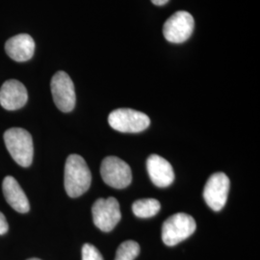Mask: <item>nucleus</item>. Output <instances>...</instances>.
Here are the masks:
<instances>
[{
	"mask_svg": "<svg viewBox=\"0 0 260 260\" xmlns=\"http://www.w3.org/2000/svg\"><path fill=\"white\" fill-rule=\"evenodd\" d=\"M92 174L83 157L78 154H71L67 158L65 165V189L71 198L83 195L91 186Z\"/></svg>",
	"mask_w": 260,
	"mask_h": 260,
	"instance_id": "f257e3e1",
	"label": "nucleus"
},
{
	"mask_svg": "<svg viewBox=\"0 0 260 260\" xmlns=\"http://www.w3.org/2000/svg\"><path fill=\"white\" fill-rule=\"evenodd\" d=\"M4 142L11 156L21 167H29L33 161V140L27 130L10 128L4 133Z\"/></svg>",
	"mask_w": 260,
	"mask_h": 260,
	"instance_id": "f03ea898",
	"label": "nucleus"
},
{
	"mask_svg": "<svg viewBox=\"0 0 260 260\" xmlns=\"http://www.w3.org/2000/svg\"><path fill=\"white\" fill-rule=\"evenodd\" d=\"M194 218L185 213H177L168 218L162 225V241L169 247L176 246L195 233Z\"/></svg>",
	"mask_w": 260,
	"mask_h": 260,
	"instance_id": "7ed1b4c3",
	"label": "nucleus"
},
{
	"mask_svg": "<svg viewBox=\"0 0 260 260\" xmlns=\"http://www.w3.org/2000/svg\"><path fill=\"white\" fill-rule=\"evenodd\" d=\"M108 122L113 129L119 132L138 133L149 127L150 120L145 113L129 108H120L109 114Z\"/></svg>",
	"mask_w": 260,
	"mask_h": 260,
	"instance_id": "20e7f679",
	"label": "nucleus"
},
{
	"mask_svg": "<svg viewBox=\"0 0 260 260\" xmlns=\"http://www.w3.org/2000/svg\"><path fill=\"white\" fill-rule=\"evenodd\" d=\"M93 223L104 233H109L121 221L120 204L115 198L99 199L92 208Z\"/></svg>",
	"mask_w": 260,
	"mask_h": 260,
	"instance_id": "39448f33",
	"label": "nucleus"
},
{
	"mask_svg": "<svg viewBox=\"0 0 260 260\" xmlns=\"http://www.w3.org/2000/svg\"><path fill=\"white\" fill-rule=\"evenodd\" d=\"M195 21L192 15L185 11H179L172 15L163 26V35L168 42L182 44L193 34Z\"/></svg>",
	"mask_w": 260,
	"mask_h": 260,
	"instance_id": "423d86ee",
	"label": "nucleus"
},
{
	"mask_svg": "<svg viewBox=\"0 0 260 260\" xmlns=\"http://www.w3.org/2000/svg\"><path fill=\"white\" fill-rule=\"evenodd\" d=\"M101 175L107 185L116 189H123L132 181L129 165L116 156H108L103 159Z\"/></svg>",
	"mask_w": 260,
	"mask_h": 260,
	"instance_id": "0eeeda50",
	"label": "nucleus"
},
{
	"mask_svg": "<svg viewBox=\"0 0 260 260\" xmlns=\"http://www.w3.org/2000/svg\"><path fill=\"white\" fill-rule=\"evenodd\" d=\"M51 93L59 110L64 113L73 111L76 103L75 85L65 72H58L51 79Z\"/></svg>",
	"mask_w": 260,
	"mask_h": 260,
	"instance_id": "6e6552de",
	"label": "nucleus"
},
{
	"mask_svg": "<svg viewBox=\"0 0 260 260\" xmlns=\"http://www.w3.org/2000/svg\"><path fill=\"white\" fill-rule=\"evenodd\" d=\"M230 186V178L223 173H216L208 178L204 189V199L214 211L223 209L228 200Z\"/></svg>",
	"mask_w": 260,
	"mask_h": 260,
	"instance_id": "1a4fd4ad",
	"label": "nucleus"
},
{
	"mask_svg": "<svg viewBox=\"0 0 260 260\" xmlns=\"http://www.w3.org/2000/svg\"><path fill=\"white\" fill-rule=\"evenodd\" d=\"M27 100V90L18 80H8L0 89V104L6 110L14 111L20 109L26 104Z\"/></svg>",
	"mask_w": 260,
	"mask_h": 260,
	"instance_id": "9d476101",
	"label": "nucleus"
},
{
	"mask_svg": "<svg viewBox=\"0 0 260 260\" xmlns=\"http://www.w3.org/2000/svg\"><path fill=\"white\" fill-rule=\"evenodd\" d=\"M147 168L149 177L154 185L168 187L174 182V169L165 158L157 154H151L147 160Z\"/></svg>",
	"mask_w": 260,
	"mask_h": 260,
	"instance_id": "9b49d317",
	"label": "nucleus"
},
{
	"mask_svg": "<svg viewBox=\"0 0 260 260\" xmlns=\"http://www.w3.org/2000/svg\"><path fill=\"white\" fill-rule=\"evenodd\" d=\"M5 50L13 60L17 62H25L34 55L35 42L28 34H19L6 42Z\"/></svg>",
	"mask_w": 260,
	"mask_h": 260,
	"instance_id": "f8f14e48",
	"label": "nucleus"
},
{
	"mask_svg": "<svg viewBox=\"0 0 260 260\" xmlns=\"http://www.w3.org/2000/svg\"><path fill=\"white\" fill-rule=\"evenodd\" d=\"M3 194L9 204L19 213H27L30 210V205L27 197L19 186V182L13 177H6L2 183Z\"/></svg>",
	"mask_w": 260,
	"mask_h": 260,
	"instance_id": "ddd939ff",
	"label": "nucleus"
},
{
	"mask_svg": "<svg viewBox=\"0 0 260 260\" xmlns=\"http://www.w3.org/2000/svg\"><path fill=\"white\" fill-rule=\"evenodd\" d=\"M161 205L157 200L144 199L138 200L132 205V211L139 218H150L160 211Z\"/></svg>",
	"mask_w": 260,
	"mask_h": 260,
	"instance_id": "4468645a",
	"label": "nucleus"
},
{
	"mask_svg": "<svg viewBox=\"0 0 260 260\" xmlns=\"http://www.w3.org/2000/svg\"><path fill=\"white\" fill-rule=\"evenodd\" d=\"M140 246L137 242H123L118 248L115 260H134L139 254Z\"/></svg>",
	"mask_w": 260,
	"mask_h": 260,
	"instance_id": "2eb2a0df",
	"label": "nucleus"
},
{
	"mask_svg": "<svg viewBox=\"0 0 260 260\" xmlns=\"http://www.w3.org/2000/svg\"><path fill=\"white\" fill-rule=\"evenodd\" d=\"M82 260H104L100 251L91 244H85L82 248Z\"/></svg>",
	"mask_w": 260,
	"mask_h": 260,
	"instance_id": "dca6fc26",
	"label": "nucleus"
},
{
	"mask_svg": "<svg viewBox=\"0 0 260 260\" xmlns=\"http://www.w3.org/2000/svg\"><path fill=\"white\" fill-rule=\"evenodd\" d=\"M9 230V224L4 216V214L0 212V235L5 234Z\"/></svg>",
	"mask_w": 260,
	"mask_h": 260,
	"instance_id": "f3484780",
	"label": "nucleus"
},
{
	"mask_svg": "<svg viewBox=\"0 0 260 260\" xmlns=\"http://www.w3.org/2000/svg\"><path fill=\"white\" fill-rule=\"evenodd\" d=\"M170 0H151V2L156 6H163L166 5Z\"/></svg>",
	"mask_w": 260,
	"mask_h": 260,
	"instance_id": "a211bd4d",
	"label": "nucleus"
},
{
	"mask_svg": "<svg viewBox=\"0 0 260 260\" xmlns=\"http://www.w3.org/2000/svg\"><path fill=\"white\" fill-rule=\"evenodd\" d=\"M27 260H41V259H39V258H30V259H27Z\"/></svg>",
	"mask_w": 260,
	"mask_h": 260,
	"instance_id": "6ab92c4d",
	"label": "nucleus"
}]
</instances>
